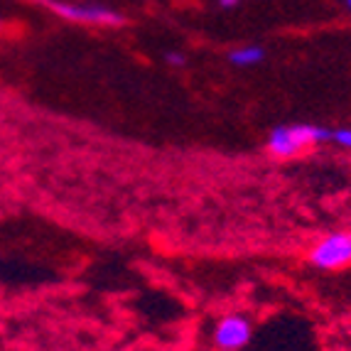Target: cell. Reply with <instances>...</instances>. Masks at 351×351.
Instances as JSON below:
<instances>
[{
  "instance_id": "cell-6",
  "label": "cell",
  "mask_w": 351,
  "mask_h": 351,
  "mask_svg": "<svg viewBox=\"0 0 351 351\" xmlns=\"http://www.w3.org/2000/svg\"><path fill=\"white\" fill-rule=\"evenodd\" d=\"M332 143H337L339 147L351 150V128H334L332 130Z\"/></svg>"
},
{
  "instance_id": "cell-9",
  "label": "cell",
  "mask_w": 351,
  "mask_h": 351,
  "mask_svg": "<svg viewBox=\"0 0 351 351\" xmlns=\"http://www.w3.org/2000/svg\"><path fill=\"white\" fill-rule=\"evenodd\" d=\"M346 5H349V8H351V0H346Z\"/></svg>"
},
{
  "instance_id": "cell-4",
  "label": "cell",
  "mask_w": 351,
  "mask_h": 351,
  "mask_svg": "<svg viewBox=\"0 0 351 351\" xmlns=\"http://www.w3.org/2000/svg\"><path fill=\"white\" fill-rule=\"evenodd\" d=\"M268 150H270V155H276V158H295L304 147L295 141L290 125H276L268 135Z\"/></svg>"
},
{
  "instance_id": "cell-5",
  "label": "cell",
  "mask_w": 351,
  "mask_h": 351,
  "mask_svg": "<svg viewBox=\"0 0 351 351\" xmlns=\"http://www.w3.org/2000/svg\"><path fill=\"white\" fill-rule=\"evenodd\" d=\"M263 57H265L263 47H258V45H246V47H239L228 54L231 64L236 66H253L258 62H263Z\"/></svg>"
},
{
  "instance_id": "cell-2",
  "label": "cell",
  "mask_w": 351,
  "mask_h": 351,
  "mask_svg": "<svg viewBox=\"0 0 351 351\" xmlns=\"http://www.w3.org/2000/svg\"><path fill=\"white\" fill-rule=\"evenodd\" d=\"M310 263L319 270H337L351 263V231L324 236L310 253Z\"/></svg>"
},
{
  "instance_id": "cell-1",
  "label": "cell",
  "mask_w": 351,
  "mask_h": 351,
  "mask_svg": "<svg viewBox=\"0 0 351 351\" xmlns=\"http://www.w3.org/2000/svg\"><path fill=\"white\" fill-rule=\"evenodd\" d=\"M45 8L69 20V23H86V25H106V27H121L125 18L111 8L99 5V3H69V0H37Z\"/></svg>"
},
{
  "instance_id": "cell-8",
  "label": "cell",
  "mask_w": 351,
  "mask_h": 351,
  "mask_svg": "<svg viewBox=\"0 0 351 351\" xmlns=\"http://www.w3.org/2000/svg\"><path fill=\"white\" fill-rule=\"evenodd\" d=\"M221 5L223 8H234V5H239V0H221Z\"/></svg>"
},
{
  "instance_id": "cell-3",
  "label": "cell",
  "mask_w": 351,
  "mask_h": 351,
  "mask_svg": "<svg viewBox=\"0 0 351 351\" xmlns=\"http://www.w3.org/2000/svg\"><path fill=\"white\" fill-rule=\"evenodd\" d=\"M253 324L246 315H223L214 327V346L221 351H241L251 341Z\"/></svg>"
},
{
  "instance_id": "cell-7",
  "label": "cell",
  "mask_w": 351,
  "mask_h": 351,
  "mask_svg": "<svg viewBox=\"0 0 351 351\" xmlns=\"http://www.w3.org/2000/svg\"><path fill=\"white\" fill-rule=\"evenodd\" d=\"M165 59H167L172 66H182V64H184V54H180V52H167V54H165Z\"/></svg>"
}]
</instances>
